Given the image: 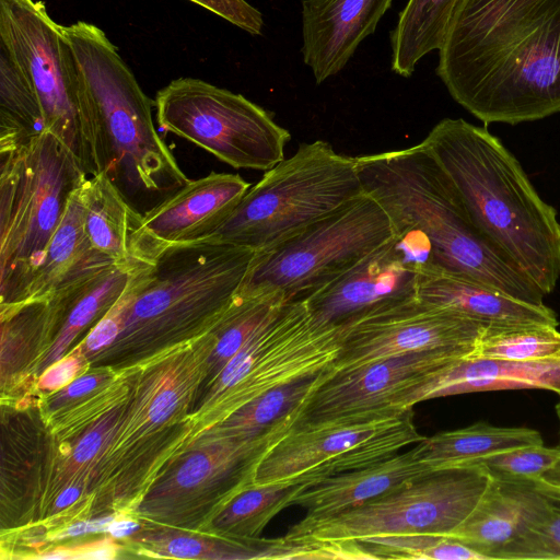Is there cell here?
Masks as SVG:
<instances>
[{
  "label": "cell",
  "mask_w": 560,
  "mask_h": 560,
  "mask_svg": "<svg viewBox=\"0 0 560 560\" xmlns=\"http://www.w3.org/2000/svg\"><path fill=\"white\" fill-rule=\"evenodd\" d=\"M439 78L485 124L560 112V0H457Z\"/></svg>",
  "instance_id": "1"
},
{
  "label": "cell",
  "mask_w": 560,
  "mask_h": 560,
  "mask_svg": "<svg viewBox=\"0 0 560 560\" xmlns=\"http://www.w3.org/2000/svg\"><path fill=\"white\" fill-rule=\"evenodd\" d=\"M62 32L91 175L105 173L138 210L139 203L160 202L185 186L188 177L155 130L152 102L117 47L88 22L62 26Z\"/></svg>",
  "instance_id": "2"
},
{
  "label": "cell",
  "mask_w": 560,
  "mask_h": 560,
  "mask_svg": "<svg viewBox=\"0 0 560 560\" xmlns=\"http://www.w3.org/2000/svg\"><path fill=\"white\" fill-rule=\"evenodd\" d=\"M474 226L545 295L560 278V222L515 156L486 128L439 121L422 141Z\"/></svg>",
  "instance_id": "3"
},
{
  "label": "cell",
  "mask_w": 560,
  "mask_h": 560,
  "mask_svg": "<svg viewBox=\"0 0 560 560\" xmlns=\"http://www.w3.org/2000/svg\"><path fill=\"white\" fill-rule=\"evenodd\" d=\"M357 163L364 191L384 208L394 231L412 228L428 237L433 273L468 277L544 304L545 294L474 226L453 183L422 142L359 155Z\"/></svg>",
  "instance_id": "4"
},
{
  "label": "cell",
  "mask_w": 560,
  "mask_h": 560,
  "mask_svg": "<svg viewBox=\"0 0 560 560\" xmlns=\"http://www.w3.org/2000/svg\"><path fill=\"white\" fill-rule=\"evenodd\" d=\"M0 311L22 303L71 194L88 175L54 133L0 155Z\"/></svg>",
  "instance_id": "5"
},
{
  "label": "cell",
  "mask_w": 560,
  "mask_h": 560,
  "mask_svg": "<svg viewBox=\"0 0 560 560\" xmlns=\"http://www.w3.org/2000/svg\"><path fill=\"white\" fill-rule=\"evenodd\" d=\"M364 194L357 156L324 140L301 143L266 171L210 236L256 250L268 247Z\"/></svg>",
  "instance_id": "6"
},
{
  "label": "cell",
  "mask_w": 560,
  "mask_h": 560,
  "mask_svg": "<svg viewBox=\"0 0 560 560\" xmlns=\"http://www.w3.org/2000/svg\"><path fill=\"white\" fill-rule=\"evenodd\" d=\"M394 229L369 194L256 250L237 293L275 291L288 302L320 290L386 244Z\"/></svg>",
  "instance_id": "7"
},
{
  "label": "cell",
  "mask_w": 560,
  "mask_h": 560,
  "mask_svg": "<svg viewBox=\"0 0 560 560\" xmlns=\"http://www.w3.org/2000/svg\"><path fill=\"white\" fill-rule=\"evenodd\" d=\"M491 479L482 465L431 470L357 508L326 517H304L285 537L358 540L389 535L446 536L475 510Z\"/></svg>",
  "instance_id": "8"
},
{
  "label": "cell",
  "mask_w": 560,
  "mask_h": 560,
  "mask_svg": "<svg viewBox=\"0 0 560 560\" xmlns=\"http://www.w3.org/2000/svg\"><path fill=\"white\" fill-rule=\"evenodd\" d=\"M423 438L412 408L295 427L254 459L248 478L255 485H310L387 459Z\"/></svg>",
  "instance_id": "9"
},
{
  "label": "cell",
  "mask_w": 560,
  "mask_h": 560,
  "mask_svg": "<svg viewBox=\"0 0 560 560\" xmlns=\"http://www.w3.org/2000/svg\"><path fill=\"white\" fill-rule=\"evenodd\" d=\"M154 105L162 129L234 168H272L291 139L261 106L199 79L171 81L158 91Z\"/></svg>",
  "instance_id": "10"
},
{
  "label": "cell",
  "mask_w": 560,
  "mask_h": 560,
  "mask_svg": "<svg viewBox=\"0 0 560 560\" xmlns=\"http://www.w3.org/2000/svg\"><path fill=\"white\" fill-rule=\"evenodd\" d=\"M341 329L315 320L304 301L288 302L213 380V423L277 386L332 366Z\"/></svg>",
  "instance_id": "11"
},
{
  "label": "cell",
  "mask_w": 560,
  "mask_h": 560,
  "mask_svg": "<svg viewBox=\"0 0 560 560\" xmlns=\"http://www.w3.org/2000/svg\"><path fill=\"white\" fill-rule=\"evenodd\" d=\"M0 47L36 94L46 131L60 139L88 175L91 162L78 113L75 78L62 25L36 0H0Z\"/></svg>",
  "instance_id": "12"
},
{
  "label": "cell",
  "mask_w": 560,
  "mask_h": 560,
  "mask_svg": "<svg viewBox=\"0 0 560 560\" xmlns=\"http://www.w3.org/2000/svg\"><path fill=\"white\" fill-rule=\"evenodd\" d=\"M487 328L417 296L342 326L341 347L334 366L340 371L378 359L436 350L470 355Z\"/></svg>",
  "instance_id": "13"
},
{
  "label": "cell",
  "mask_w": 560,
  "mask_h": 560,
  "mask_svg": "<svg viewBox=\"0 0 560 560\" xmlns=\"http://www.w3.org/2000/svg\"><path fill=\"white\" fill-rule=\"evenodd\" d=\"M464 357L467 355L453 351H423L378 359L347 370L335 369L312 395L292 428L368 412L404 410L392 405L398 394Z\"/></svg>",
  "instance_id": "14"
},
{
  "label": "cell",
  "mask_w": 560,
  "mask_h": 560,
  "mask_svg": "<svg viewBox=\"0 0 560 560\" xmlns=\"http://www.w3.org/2000/svg\"><path fill=\"white\" fill-rule=\"evenodd\" d=\"M249 188L238 174L211 172L189 180L143 214L136 235L140 259L152 261L168 246L210 237Z\"/></svg>",
  "instance_id": "15"
},
{
  "label": "cell",
  "mask_w": 560,
  "mask_h": 560,
  "mask_svg": "<svg viewBox=\"0 0 560 560\" xmlns=\"http://www.w3.org/2000/svg\"><path fill=\"white\" fill-rule=\"evenodd\" d=\"M417 288L418 275L402 264L389 240L302 301L318 323L342 327L378 308L417 298Z\"/></svg>",
  "instance_id": "16"
},
{
  "label": "cell",
  "mask_w": 560,
  "mask_h": 560,
  "mask_svg": "<svg viewBox=\"0 0 560 560\" xmlns=\"http://www.w3.org/2000/svg\"><path fill=\"white\" fill-rule=\"evenodd\" d=\"M393 0H303L302 55L320 84L339 73L372 35Z\"/></svg>",
  "instance_id": "17"
},
{
  "label": "cell",
  "mask_w": 560,
  "mask_h": 560,
  "mask_svg": "<svg viewBox=\"0 0 560 560\" xmlns=\"http://www.w3.org/2000/svg\"><path fill=\"white\" fill-rule=\"evenodd\" d=\"M547 389L560 401V361H511L467 355L438 369L398 394L393 400L397 409L453 395L503 390Z\"/></svg>",
  "instance_id": "18"
},
{
  "label": "cell",
  "mask_w": 560,
  "mask_h": 560,
  "mask_svg": "<svg viewBox=\"0 0 560 560\" xmlns=\"http://www.w3.org/2000/svg\"><path fill=\"white\" fill-rule=\"evenodd\" d=\"M546 504L540 480L492 477L475 510L446 536L487 560H501L502 552L541 516Z\"/></svg>",
  "instance_id": "19"
},
{
  "label": "cell",
  "mask_w": 560,
  "mask_h": 560,
  "mask_svg": "<svg viewBox=\"0 0 560 560\" xmlns=\"http://www.w3.org/2000/svg\"><path fill=\"white\" fill-rule=\"evenodd\" d=\"M417 296L491 328L559 325L556 313L545 304L520 300L494 287L454 273L418 276Z\"/></svg>",
  "instance_id": "20"
},
{
  "label": "cell",
  "mask_w": 560,
  "mask_h": 560,
  "mask_svg": "<svg viewBox=\"0 0 560 560\" xmlns=\"http://www.w3.org/2000/svg\"><path fill=\"white\" fill-rule=\"evenodd\" d=\"M428 471L431 470L410 448L382 462L303 485L290 506L304 508L308 518L330 516L362 505Z\"/></svg>",
  "instance_id": "21"
},
{
  "label": "cell",
  "mask_w": 560,
  "mask_h": 560,
  "mask_svg": "<svg viewBox=\"0 0 560 560\" xmlns=\"http://www.w3.org/2000/svg\"><path fill=\"white\" fill-rule=\"evenodd\" d=\"M79 194L86 235L93 248L118 266L144 261L136 247L141 213L105 174L86 175Z\"/></svg>",
  "instance_id": "22"
},
{
  "label": "cell",
  "mask_w": 560,
  "mask_h": 560,
  "mask_svg": "<svg viewBox=\"0 0 560 560\" xmlns=\"http://www.w3.org/2000/svg\"><path fill=\"white\" fill-rule=\"evenodd\" d=\"M334 370V365L329 366L259 395L220 421L214 436L273 443L294 425L312 395Z\"/></svg>",
  "instance_id": "23"
},
{
  "label": "cell",
  "mask_w": 560,
  "mask_h": 560,
  "mask_svg": "<svg viewBox=\"0 0 560 560\" xmlns=\"http://www.w3.org/2000/svg\"><path fill=\"white\" fill-rule=\"evenodd\" d=\"M544 444L541 434L524 427H498L479 421L468 427L424 436L415 444V457L429 470L472 465L495 453Z\"/></svg>",
  "instance_id": "24"
},
{
  "label": "cell",
  "mask_w": 560,
  "mask_h": 560,
  "mask_svg": "<svg viewBox=\"0 0 560 560\" xmlns=\"http://www.w3.org/2000/svg\"><path fill=\"white\" fill-rule=\"evenodd\" d=\"M79 187L68 200L63 218L50 240L23 302L44 299L61 283L88 269L112 262L93 248L86 235Z\"/></svg>",
  "instance_id": "25"
},
{
  "label": "cell",
  "mask_w": 560,
  "mask_h": 560,
  "mask_svg": "<svg viewBox=\"0 0 560 560\" xmlns=\"http://www.w3.org/2000/svg\"><path fill=\"white\" fill-rule=\"evenodd\" d=\"M306 483L291 481L255 485L247 474L230 489L212 520V528L225 538L257 539L267 524L290 506Z\"/></svg>",
  "instance_id": "26"
},
{
  "label": "cell",
  "mask_w": 560,
  "mask_h": 560,
  "mask_svg": "<svg viewBox=\"0 0 560 560\" xmlns=\"http://www.w3.org/2000/svg\"><path fill=\"white\" fill-rule=\"evenodd\" d=\"M457 0H408L390 33L392 70L409 78L427 54L439 50Z\"/></svg>",
  "instance_id": "27"
},
{
  "label": "cell",
  "mask_w": 560,
  "mask_h": 560,
  "mask_svg": "<svg viewBox=\"0 0 560 560\" xmlns=\"http://www.w3.org/2000/svg\"><path fill=\"white\" fill-rule=\"evenodd\" d=\"M46 131L39 101L28 81L0 47V155Z\"/></svg>",
  "instance_id": "28"
},
{
  "label": "cell",
  "mask_w": 560,
  "mask_h": 560,
  "mask_svg": "<svg viewBox=\"0 0 560 560\" xmlns=\"http://www.w3.org/2000/svg\"><path fill=\"white\" fill-rule=\"evenodd\" d=\"M474 355L511 361H560V331L549 325L487 328Z\"/></svg>",
  "instance_id": "29"
},
{
  "label": "cell",
  "mask_w": 560,
  "mask_h": 560,
  "mask_svg": "<svg viewBox=\"0 0 560 560\" xmlns=\"http://www.w3.org/2000/svg\"><path fill=\"white\" fill-rule=\"evenodd\" d=\"M354 541L365 559L487 560L462 541L441 535L372 536Z\"/></svg>",
  "instance_id": "30"
},
{
  "label": "cell",
  "mask_w": 560,
  "mask_h": 560,
  "mask_svg": "<svg viewBox=\"0 0 560 560\" xmlns=\"http://www.w3.org/2000/svg\"><path fill=\"white\" fill-rule=\"evenodd\" d=\"M540 483L547 499L544 513L502 552L501 560H560V489Z\"/></svg>",
  "instance_id": "31"
},
{
  "label": "cell",
  "mask_w": 560,
  "mask_h": 560,
  "mask_svg": "<svg viewBox=\"0 0 560 560\" xmlns=\"http://www.w3.org/2000/svg\"><path fill=\"white\" fill-rule=\"evenodd\" d=\"M560 460V444L517 447L480 458L472 465H482L494 478L510 480H539Z\"/></svg>",
  "instance_id": "32"
},
{
  "label": "cell",
  "mask_w": 560,
  "mask_h": 560,
  "mask_svg": "<svg viewBox=\"0 0 560 560\" xmlns=\"http://www.w3.org/2000/svg\"><path fill=\"white\" fill-rule=\"evenodd\" d=\"M203 9L217 14L231 24L249 33L260 35L264 27V19L260 11L250 5L246 0H188Z\"/></svg>",
  "instance_id": "33"
},
{
  "label": "cell",
  "mask_w": 560,
  "mask_h": 560,
  "mask_svg": "<svg viewBox=\"0 0 560 560\" xmlns=\"http://www.w3.org/2000/svg\"><path fill=\"white\" fill-rule=\"evenodd\" d=\"M113 423L114 415L110 413L80 439L72 452V459L75 464L90 462L100 452L104 438L108 434Z\"/></svg>",
  "instance_id": "34"
},
{
  "label": "cell",
  "mask_w": 560,
  "mask_h": 560,
  "mask_svg": "<svg viewBox=\"0 0 560 560\" xmlns=\"http://www.w3.org/2000/svg\"><path fill=\"white\" fill-rule=\"evenodd\" d=\"M81 366L82 363L78 357L62 359L44 372L39 385L44 389H58L72 382Z\"/></svg>",
  "instance_id": "35"
},
{
  "label": "cell",
  "mask_w": 560,
  "mask_h": 560,
  "mask_svg": "<svg viewBox=\"0 0 560 560\" xmlns=\"http://www.w3.org/2000/svg\"><path fill=\"white\" fill-rule=\"evenodd\" d=\"M179 396L174 389L159 393L149 406V420L153 424L165 421L177 408Z\"/></svg>",
  "instance_id": "36"
},
{
  "label": "cell",
  "mask_w": 560,
  "mask_h": 560,
  "mask_svg": "<svg viewBox=\"0 0 560 560\" xmlns=\"http://www.w3.org/2000/svg\"><path fill=\"white\" fill-rule=\"evenodd\" d=\"M115 518V516H103L100 518H92L73 523L63 532H61L57 538L77 537L86 534L107 532L109 524Z\"/></svg>",
  "instance_id": "37"
},
{
  "label": "cell",
  "mask_w": 560,
  "mask_h": 560,
  "mask_svg": "<svg viewBox=\"0 0 560 560\" xmlns=\"http://www.w3.org/2000/svg\"><path fill=\"white\" fill-rule=\"evenodd\" d=\"M103 378L104 376L98 374H88L74 378L68 384V386H66L57 399H63L66 401L85 395L96 388Z\"/></svg>",
  "instance_id": "38"
},
{
  "label": "cell",
  "mask_w": 560,
  "mask_h": 560,
  "mask_svg": "<svg viewBox=\"0 0 560 560\" xmlns=\"http://www.w3.org/2000/svg\"><path fill=\"white\" fill-rule=\"evenodd\" d=\"M74 552L73 559H112L116 556L114 546L101 542L80 548Z\"/></svg>",
  "instance_id": "39"
},
{
  "label": "cell",
  "mask_w": 560,
  "mask_h": 560,
  "mask_svg": "<svg viewBox=\"0 0 560 560\" xmlns=\"http://www.w3.org/2000/svg\"><path fill=\"white\" fill-rule=\"evenodd\" d=\"M140 528V524L133 520H114L108 528L109 533L114 538H125L131 536Z\"/></svg>",
  "instance_id": "40"
},
{
  "label": "cell",
  "mask_w": 560,
  "mask_h": 560,
  "mask_svg": "<svg viewBox=\"0 0 560 560\" xmlns=\"http://www.w3.org/2000/svg\"><path fill=\"white\" fill-rule=\"evenodd\" d=\"M81 489L79 487H67L57 495L55 508L61 510L73 504L79 499Z\"/></svg>",
  "instance_id": "41"
},
{
  "label": "cell",
  "mask_w": 560,
  "mask_h": 560,
  "mask_svg": "<svg viewBox=\"0 0 560 560\" xmlns=\"http://www.w3.org/2000/svg\"><path fill=\"white\" fill-rule=\"evenodd\" d=\"M540 480L560 489V460L548 471H546Z\"/></svg>",
  "instance_id": "42"
},
{
  "label": "cell",
  "mask_w": 560,
  "mask_h": 560,
  "mask_svg": "<svg viewBox=\"0 0 560 560\" xmlns=\"http://www.w3.org/2000/svg\"><path fill=\"white\" fill-rule=\"evenodd\" d=\"M555 409H556L557 418L559 421V432H560V401H558Z\"/></svg>",
  "instance_id": "43"
}]
</instances>
